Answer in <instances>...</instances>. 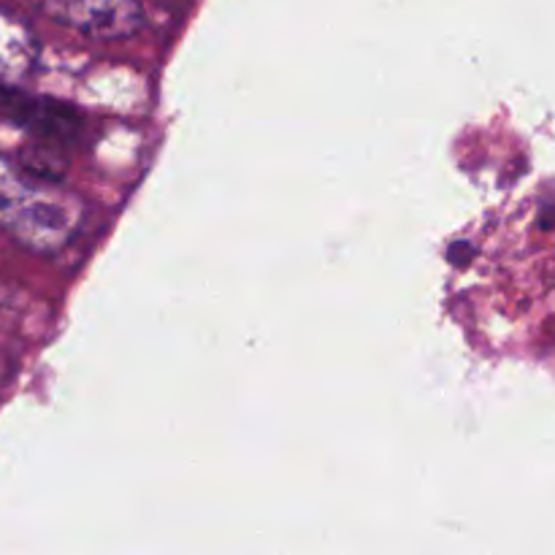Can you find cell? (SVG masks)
Masks as SVG:
<instances>
[{
	"instance_id": "cell-1",
	"label": "cell",
	"mask_w": 555,
	"mask_h": 555,
	"mask_svg": "<svg viewBox=\"0 0 555 555\" xmlns=\"http://www.w3.org/2000/svg\"><path fill=\"white\" fill-rule=\"evenodd\" d=\"M81 222V204L74 195L27 177L0 157V228L38 253L65 247Z\"/></svg>"
},
{
	"instance_id": "cell-3",
	"label": "cell",
	"mask_w": 555,
	"mask_h": 555,
	"mask_svg": "<svg viewBox=\"0 0 555 555\" xmlns=\"http://www.w3.org/2000/svg\"><path fill=\"white\" fill-rule=\"evenodd\" d=\"M38 38L20 16L0 11V85L20 81L36 68Z\"/></svg>"
},
{
	"instance_id": "cell-2",
	"label": "cell",
	"mask_w": 555,
	"mask_h": 555,
	"mask_svg": "<svg viewBox=\"0 0 555 555\" xmlns=\"http://www.w3.org/2000/svg\"><path fill=\"white\" fill-rule=\"evenodd\" d=\"M36 5L60 25L103 41H122L144 25L139 0H36Z\"/></svg>"
}]
</instances>
